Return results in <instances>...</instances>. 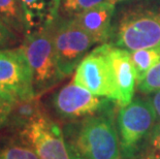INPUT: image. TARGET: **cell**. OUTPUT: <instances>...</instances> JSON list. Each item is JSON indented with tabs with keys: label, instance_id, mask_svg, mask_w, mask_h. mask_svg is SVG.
Here are the masks:
<instances>
[{
	"label": "cell",
	"instance_id": "1",
	"mask_svg": "<svg viewBox=\"0 0 160 159\" xmlns=\"http://www.w3.org/2000/svg\"><path fill=\"white\" fill-rule=\"evenodd\" d=\"M114 109L63 125V137L70 159H120L121 148Z\"/></svg>",
	"mask_w": 160,
	"mask_h": 159
},
{
	"label": "cell",
	"instance_id": "2",
	"mask_svg": "<svg viewBox=\"0 0 160 159\" xmlns=\"http://www.w3.org/2000/svg\"><path fill=\"white\" fill-rule=\"evenodd\" d=\"M21 47L31 72L33 96L40 97L65 79L57 62L51 25L24 36Z\"/></svg>",
	"mask_w": 160,
	"mask_h": 159
},
{
	"label": "cell",
	"instance_id": "3",
	"mask_svg": "<svg viewBox=\"0 0 160 159\" xmlns=\"http://www.w3.org/2000/svg\"><path fill=\"white\" fill-rule=\"evenodd\" d=\"M121 155L135 159L147 147L156 126V113L150 99L135 98L121 107L117 116Z\"/></svg>",
	"mask_w": 160,
	"mask_h": 159
},
{
	"label": "cell",
	"instance_id": "4",
	"mask_svg": "<svg viewBox=\"0 0 160 159\" xmlns=\"http://www.w3.org/2000/svg\"><path fill=\"white\" fill-rule=\"evenodd\" d=\"M111 36L112 45L129 52L160 46V7L126 9L112 29Z\"/></svg>",
	"mask_w": 160,
	"mask_h": 159
},
{
	"label": "cell",
	"instance_id": "5",
	"mask_svg": "<svg viewBox=\"0 0 160 159\" xmlns=\"http://www.w3.org/2000/svg\"><path fill=\"white\" fill-rule=\"evenodd\" d=\"M111 43L104 42L87 54L78 65L72 82L97 96L118 103L119 92L115 72L108 56Z\"/></svg>",
	"mask_w": 160,
	"mask_h": 159
},
{
	"label": "cell",
	"instance_id": "6",
	"mask_svg": "<svg viewBox=\"0 0 160 159\" xmlns=\"http://www.w3.org/2000/svg\"><path fill=\"white\" fill-rule=\"evenodd\" d=\"M57 62L64 77H68L86 57L96 42L73 22L58 16L51 24Z\"/></svg>",
	"mask_w": 160,
	"mask_h": 159
},
{
	"label": "cell",
	"instance_id": "7",
	"mask_svg": "<svg viewBox=\"0 0 160 159\" xmlns=\"http://www.w3.org/2000/svg\"><path fill=\"white\" fill-rule=\"evenodd\" d=\"M114 100L95 95L72 81L52 96L54 112L61 120L66 122L81 120L114 109Z\"/></svg>",
	"mask_w": 160,
	"mask_h": 159
},
{
	"label": "cell",
	"instance_id": "8",
	"mask_svg": "<svg viewBox=\"0 0 160 159\" xmlns=\"http://www.w3.org/2000/svg\"><path fill=\"white\" fill-rule=\"evenodd\" d=\"M12 135L31 148L40 159H70L62 127L48 114Z\"/></svg>",
	"mask_w": 160,
	"mask_h": 159
},
{
	"label": "cell",
	"instance_id": "9",
	"mask_svg": "<svg viewBox=\"0 0 160 159\" xmlns=\"http://www.w3.org/2000/svg\"><path fill=\"white\" fill-rule=\"evenodd\" d=\"M0 90L16 100L34 97L30 67L21 46L0 51Z\"/></svg>",
	"mask_w": 160,
	"mask_h": 159
},
{
	"label": "cell",
	"instance_id": "10",
	"mask_svg": "<svg viewBox=\"0 0 160 159\" xmlns=\"http://www.w3.org/2000/svg\"><path fill=\"white\" fill-rule=\"evenodd\" d=\"M114 12V3L104 1L79 13L72 18V20L78 26L86 31L96 43H104L111 37Z\"/></svg>",
	"mask_w": 160,
	"mask_h": 159
},
{
	"label": "cell",
	"instance_id": "11",
	"mask_svg": "<svg viewBox=\"0 0 160 159\" xmlns=\"http://www.w3.org/2000/svg\"><path fill=\"white\" fill-rule=\"evenodd\" d=\"M110 56L119 92V107H125L133 99L137 76L130 60V52L111 43Z\"/></svg>",
	"mask_w": 160,
	"mask_h": 159
},
{
	"label": "cell",
	"instance_id": "12",
	"mask_svg": "<svg viewBox=\"0 0 160 159\" xmlns=\"http://www.w3.org/2000/svg\"><path fill=\"white\" fill-rule=\"evenodd\" d=\"M21 2L26 34L46 29L59 16L60 0H21Z\"/></svg>",
	"mask_w": 160,
	"mask_h": 159
},
{
	"label": "cell",
	"instance_id": "13",
	"mask_svg": "<svg viewBox=\"0 0 160 159\" xmlns=\"http://www.w3.org/2000/svg\"><path fill=\"white\" fill-rule=\"evenodd\" d=\"M47 114V110L40 101V97L17 100L4 126L0 131L5 134H16L27 125Z\"/></svg>",
	"mask_w": 160,
	"mask_h": 159
},
{
	"label": "cell",
	"instance_id": "14",
	"mask_svg": "<svg viewBox=\"0 0 160 159\" xmlns=\"http://www.w3.org/2000/svg\"><path fill=\"white\" fill-rule=\"evenodd\" d=\"M0 18L17 34L24 38L26 25L21 0H0Z\"/></svg>",
	"mask_w": 160,
	"mask_h": 159
},
{
	"label": "cell",
	"instance_id": "15",
	"mask_svg": "<svg viewBox=\"0 0 160 159\" xmlns=\"http://www.w3.org/2000/svg\"><path fill=\"white\" fill-rule=\"evenodd\" d=\"M0 159H40L31 148L15 135L0 131Z\"/></svg>",
	"mask_w": 160,
	"mask_h": 159
},
{
	"label": "cell",
	"instance_id": "16",
	"mask_svg": "<svg viewBox=\"0 0 160 159\" xmlns=\"http://www.w3.org/2000/svg\"><path fill=\"white\" fill-rule=\"evenodd\" d=\"M130 60L137 76L138 84L144 79L149 70L160 61V46L131 51Z\"/></svg>",
	"mask_w": 160,
	"mask_h": 159
},
{
	"label": "cell",
	"instance_id": "17",
	"mask_svg": "<svg viewBox=\"0 0 160 159\" xmlns=\"http://www.w3.org/2000/svg\"><path fill=\"white\" fill-rule=\"evenodd\" d=\"M104 1L107 0H60L59 17L72 19L86 9L93 7Z\"/></svg>",
	"mask_w": 160,
	"mask_h": 159
},
{
	"label": "cell",
	"instance_id": "18",
	"mask_svg": "<svg viewBox=\"0 0 160 159\" xmlns=\"http://www.w3.org/2000/svg\"><path fill=\"white\" fill-rule=\"evenodd\" d=\"M138 88L145 94H153L160 90V61L149 70L141 82L138 83Z\"/></svg>",
	"mask_w": 160,
	"mask_h": 159
},
{
	"label": "cell",
	"instance_id": "19",
	"mask_svg": "<svg viewBox=\"0 0 160 159\" xmlns=\"http://www.w3.org/2000/svg\"><path fill=\"white\" fill-rule=\"evenodd\" d=\"M23 38L8 26L0 18V51L20 47Z\"/></svg>",
	"mask_w": 160,
	"mask_h": 159
},
{
	"label": "cell",
	"instance_id": "20",
	"mask_svg": "<svg viewBox=\"0 0 160 159\" xmlns=\"http://www.w3.org/2000/svg\"><path fill=\"white\" fill-rule=\"evenodd\" d=\"M16 101L17 100L12 95L0 90V129L4 126Z\"/></svg>",
	"mask_w": 160,
	"mask_h": 159
},
{
	"label": "cell",
	"instance_id": "21",
	"mask_svg": "<svg viewBox=\"0 0 160 159\" xmlns=\"http://www.w3.org/2000/svg\"><path fill=\"white\" fill-rule=\"evenodd\" d=\"M149 159H160V124H157L152 133L148 147Z\"/></svg>",
	"mask_w": 160,
	"mask_h": 159
},
{
	"label": "cell",
	"instance_id": "22",
	"mask_svg": "<svg viewBox=\"0 0 160 159\" xmlns=\"http://www.w3.org/2000/svg\"><path fill=\"white\" fill-rule=\"evenodd\" d=\"M150 100H151L153 107H154L156 113V125L160 124V90L153 93V96L151 97Z\"/></svg>",
	"mask_w": 160,
	"mask_h": 159
},
{
	"label": "cell",
	"instance_id": "23",
	"mask_svg": "<svg viewBox=\"0 0 160 159\" xmlns=\"http://www.w3.org/2000/svg\"><path fill=\"white\" fill-rule=\"evenodd\" d=\"M107 1H108V2L114 3V4H116V3H118V2H122V1H129V0H107Z\"/></svg>",
	"mask_w": 160,
	"mask_h": 159
}]
</instances>
